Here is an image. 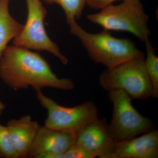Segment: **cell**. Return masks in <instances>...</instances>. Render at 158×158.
<instances>
[{
  "label": "cell",
  "mask_w": 158,
  "mask_h": 158,
  "mask_svg": "<svg viewBox=\"0 0 158 158\" xmlns=\"http://www.w3.org/2000/svg\"><path fill=\"white\" fill-rule=\"evenodd\" d=\"M0 78L14 90L48 88L68 91L75 87L71 79L58 77L40 54L14 44L7 47L0 59Z\"/></svg>",
  "instance_id": "cell-1"
},
{
  "label": "cell",
  "mask_w": 158,
  "mask_h": 158,
  "mask_svg": "<svg viewBox=\"0 0 158 158\" xmlns=\"http://www.w3.org/2000/svg\"><path fill=\"white\" fill-rule=\"evenodd\" d=\"M69 25L71 34L80 40L90 60L107 69L114 68L130 59L144 56L128 38H117L105 30L96 34L89 33L76 21Z\"/></svg>",
  "instance_id": "cell-2"
},
{
  "label": "cell",
  "mask_w": 158,
  "mask_h": 158,
  "mask_svg": "<svg viewBox=\"0 0 158 158\" xmlns=\"http://www.w3.org/2000/svg\"><path fill=\"white\" fill-rule=\"evenodd\" d=\"M100 10L88 15V20L106 31L131 33L143 42L149 39V16L140 0H124L118 5L111 4Z\"/></svg>",
  "instance_id": "cell-3"
},
{
  "label": "cell",
  "mask_w": 158,
  "mask_h": 158,
  "mask_svg": "<svg viewBox=\"0 0 158 158\" xmlns=\"http://www.w3.org/2000/svg\"><path fill=\"white\" fill-rule=\"evenodd\" d=\"M144 56L136 57L114 68L107 69L100 76L99 84L104 90H124L134 99L152 96L151 83L145 68Z\"/></svg>",
  "instance_id": "cell-4"
},
{
  "label": "cell",
  "mask_w": 158,
  "mask_h": 158,
  "mask_svg": "<svg viewBox=\"0 0 158 158\" xmlns=\"http://www.w3.org/2000/svg\"><path fill=\"white\" fill-rule=\"evenodd\" d=\"M37 98L47 111L44 126L68 133L77 138L91 122L98 117V110L93 102L88 101L74 107H65L46 96L42 90H35Z\"/></svg>",
  "instance_id": "cell-5"
},
{
  "label": "cell",
  "mask_w": 158,
  "mask_h": 158,
  "mask_svg": "<svg viewBox=\"0 0 158 158\" xmlns=\"http://www.w3.org/2000/svg\"><path fill=\"white\" fill-rule=\"evenodd\" d=\"M113 106V113L109 129L116 142L127 140L154 129L149 118L141 115L132 104L131 96L126 91L116 89L108 91Z\"/></svg>",
  "instance_id": "cell-6"
},
{
  "label": "cell",
  "mask_w": 158,
  "mask_h": 158,
  "mask_svg": "<svg viewBox=\"0 0 158 158\" xmlns=\"http://www.w3.org/2000/svg\"><path fill=\"white\" fill-rule=\"evenodd\" d=\"M27 18L19 34L13 40V44L31 50L46 51L52 54L62 64L67 65V58L59 47L49 37L44 27L47 11L41 0H26Z\"/></svg>",
  "instance_id": "cell-7"
},
{
  "label": "cell",
  "mask_w": 158,
  "mask_h": 158,
  "mask_svg": "<svg viewBox=\"0 0 158 158\" xmlns=\"http://www.w3.org/2000/svg\"><path fill=\"white\" fill-rule=\"evenodd\" d=\"M76 142L99 158H104L112 152L116 144L106 118L98 117L83 129Z\"/></svg>",
  "instance_id": "cell-8"
},
{
  "label": "cell",
  "mask_w": 158,
  "mask_h": 158,
  "mask_svg": "<svg viewBox=\"0 0 158 158\" xmlns=\"http://www.w3.org/2000/svg\"><path fill=\"white\" fill-rule=\"evenodd\" d=\"M158 158V131L116 142L113 151L104 158Z\"/></svg>",
  "instance_id": "cell-9"
},
{
  "label": "cell",
  "mask_w": 158,
  "mask_h": 158,
  "mask_svg": "<svg viewBox=\"0 0 158 158\" xmlns=\"http://www.w3.org/2000/svg\"><path fill=\"white\" fill-rule=\"evenodd\" d=\"M75 137L62 131L40 126L27 158H35L43 153H65L76 141Z\"/></svg>",
  "instance_id": "cell-10"
},
{
  "label": "cell",
  "mask_w": 158,
  "mask_h": 158,
  "mask_svg": "<svg viewBox=\"0 0 158 158\" xmlns=\"http://www.w3.org/2000/svg\"><path fill=\"white\" fill-rule=\"evenodd\" d=\"M12 144L20 158H27L40 126L29 115L11 119L7 123Z\"/></svg>",
  "instance_id": "cell-11"
},
{
  "label": "cell",
  "mask_w": 158,
  "mask_h": 158,
  "mask_svg": "<svg viewBox=\"0 0 158 158\" xmlns=\"http://www.w3.org/2000/svg\"><path fill=\"white\" fill-rule=\"evenodd\" d=\"M9 1L0 0V59L9 43L19 34L23 26L10 14Z\"/></svg>",
  "instance_id": "cell-12"
},
{
  "label": "cell",
  "mask_w": 158,
  "mask_h": 158,
  "mask_svg": "<svg viewBox=\"0 0 158 158\" xmlns=\"http://www.w3.org/2000/svg\"><path fill=\"white\" fill-rule=\"evenodd\" d=\"M144 42L146 52V58H144L145 68L151 83L152 97H158V57L152 43L149 39Z\"/></svg>",
  "instance_id": "cell-13"
},
{
  "label": "cell",
  "mask_w": 158,
  "mask_h": 158,
  "mask_svg": "<svg viewBox=\"0 0 158 158\" xmlns=\"http://www.w3.org/2000/svg\"><path fill=\"white\" fill-rule=\"evenodd\" d=\"M48 4H56L63 9L68 25L81 16L86 0H44Z\"/></svg>",
  "instance_id": "cell-14"
},
{
  "label": "cell",
  "mask_w": 158,
  "mask_h": 158,
  "mask_svg": "<svg viewBox=\"0 0 158 158\" xmlns=\"http://www.w3.org/2000/svg\"><path fill=\"white\" fill-rule=\"evenodd\" d=\"M0 157L5 158H20L11 141L6 126L0 124Z\"/></svg>",
  "instance_id": "cell-15"
},
{
  "label": "cell",
  "mask_w": 158,
  "mask_h": 158,
  "mask_svg": "<svg viewBox=\"0 0 158 158\" xmlns=\"http://www.w3.org/2000/svg\"><path fill=\"white\" fill-rule=\"evenodd\" d=\"M95 156L76 142L64 153V158H94Z\"/></svg>",
  "instance_id": "cell-16"
},
{
  "label": "cell",
  "mask_w": 158,
  "mask_h": 158,
  "mask_svg": "<svg viewBox=\"0 0 158 158\" xmlns=\"http://www.w3.org/2000/svg\"><path fill=\"white\" fill-rule=\"evenodd\" d=\"M117 1L118 0H86V3L90 9L100 10Z\"/></svg>",
  "instance_id": "cell-17"
},
{
  "label": "cell",
  "mask_w": 158,
  "mask_h": 158,
  "mask_svg": "<svg viewBox=\"0 0 158 158\" xmlns=\"http://www.w3.org/2000/svg\"><path fill=\"white\" fill-rule=\"evenodd\" d=\"M35 158H64V153L51 152H44L38 155Z\"/></svg>",
  "instance_id": "cell-18"
},
{
  "label": "cell",
  "mask_w": 158,
  "mask_h": 158,
  "mask_svg": "<svg viewBox=\"0 0 158 158\" xmlns=\"http://www.w3.org/2000/svg\"><path fill=\"white\" fill-rule=\"evenodd\" d=\"M6 108V105L2 102L0 100V117L2 116V114L4 112V110Z\"/></svg>",
  "instance_id": "cell-19"
}]
</instances>
